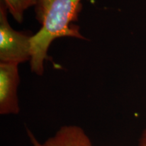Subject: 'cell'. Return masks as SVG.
Returning <instances> with one entry per match:
<instances>
[{
  "mask_svg": "<svg viewBox=\"0 0 146 146\" xmlns=\"http://www.w3.org/2000/svg\"><path fill=\"white\" fill-rule=\"evenodd\" d=\"M8 11L18 23H22L25 10L36 5V0H2Z\"/></svg>",
  "mask_w": 146,
  "mask_h": 146,
  "instance_id": "5b68a950",
  "label": "cell"
},
{
  "mask_svg": "<svg viewBox=\"0 0 146 146\" xmlns=\"http://www.w3.org/2000/svg\"><path fill=\"white\" fill-rule=\"evenodd\" d=\"M139 146H146V127L142 131L138 140Z\"/></svg>",
  "mask_w": 146,
  "mask_h": 146,
  "instance_id": "8992f818",
  "label": "cell"
},
{
  "mask_svg": "<svg viewBox=\"0 0 146 146\" xmlns=\"http://www.w3.org/2000/svg\"><path fill=\"white\" fill-rule=\"evenodd\" d=\"M81 1L36 0V18L41 27L31 39L30 66L35 74H43L44 62L48 59L47 52L55 39L64 36L85 39L79 27L72 25L81 10Z\"/></svg>",
  "mask_w": 146,
  "mask_h": 146,
  "instance_id": "6da1fadb",
  "label": "cell"
},
{
  "mask_svg": "<svg viewBox=\"0 0 146 146\" xmlns=\"http://www.w3.org/2000/svg\"><path fill=\"white\" fill-rule=\"evenodd\" d=\"M27 131L33 146H93L85 131L77 125L62 126L43 143H40L29 129Z\"/></svg>",
  "mask_w": 146,
  "mask_h": 146,
  "instance_id": "277c9868",
  "label": "cell"
},
{
  "mask_svg": "<svg viewBox=\"0 0 146 146\" xmlns=\"http://www.w3.org/2000/svg\"><path fill=\"white\" fill-rule=\"evenodd\" d=\"M18 64L0 62V114H19Z\"/></svg>",
  "mask_w": 146,
  "mask_h": 146,
  "instance_id": "3957f363",
  "label": "cell"
},
{
  "mask_svg": "<svg viewBox=\"0 0 146 146\" xmlns=\"http://www.w3.org/2000/svg\"><path fill=\"white\" fill-rule=\"evenodd\" d=\"M8 9L0 4V60L1 62L21 64L31 58L33 35L17 31L11 27L8 20Z\"/></svg>",
  "mask_w": 146,
  "mask_h": 146,
  "instance_id": "7a4b0ae2",
  "label": "cell"
}]
</instances>
